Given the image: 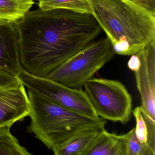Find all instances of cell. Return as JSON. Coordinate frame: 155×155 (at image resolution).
<instances>
[{"label":"cell","mask_w":155,"mask_h":155,"mask_svg":"<svg viewBox=\"0 0 155 155\" xmlns=\"http://www.w3.org/2000/svg\"><path fill=\"white\" fill-rule=\"evenodd\" d=\"M34 0H0V21L15 23L30 11Z\"/></svg>","instance_id":"cell-12"},{"label":"cell","mask_w":155,"mask_h":155,"mask_svg":"<svg viewBox=\"0 0 155 155\" xmlns=\"http://www.w3.org/2000/svg\"><path fill=\"white\" fill-rule=\"evenodd\" d=\"M104 127L87 128L76 133L52 149L54 155H82Z\"/></svg>","instance_id":"cell-11"},{"label":"cell","mask_w":155,"mask_h":155,"mask_svg":"<svg viewBox=\"0 0 155 155\" xmlns=\"http://www.w3.org/2000/svg\"><path fill=\"white\" fill-rule=\"evenodd\" d=\"M133 114L136 121L135 129L136 137L142 143L155 152V128L147 124L141 114L140 107L134 109Z\"/></svg>","instance_id":"cell-14"},{"label":"cell","mask_w":155,"mask_h":155,"mask_svg":"<svg viewBox=\"0 0 155 155\" xmlns=\"http://www.w3.org/2000/svg\"><path fill=\"white\" fill-rule=\"evenodd\" d=\"M35 1H38V2H39V1H40V0H35Z\"/></svg>","instance_id":"cell-22"},{"label":"cell","mask_w":155,"mask_h":155,"mask_svg":"<svg viewBox=\"0 0 155 155\" xmlns=\"http://www.w3.org/2000/svg\"><path fill=\"white\" fill-rule=\"evenodd\" d=\"M135 2L146 10L155 14V0H139Z\"/></svg>","instance_id":"cell-18"},{"label":"cell","mask_w":155,"mask_h":155,"mask_svg":"<svg viewBox=\"0 0 155 155\" xmlns=\"http://www.w3.org/2000/svg\"><path fill=\"white\" fill-rule=\"evenodd\" d=\"M15 25L23 68L44 78L103 31L92 14L67 9L29 11Z\"/></svg>","instance_id":"cell-1"},{"label":"cell","mask_w":155,"mask_h":155,"mask_svg":"<svg viewBox=\"0 0 155 155\" xmlns=\"http://www.w3.org/2000/svg\"><path fill=\"white\" fill-rule=\"evenodd\" d=\"M10 128L0 129V155H32L20 145Z\"/></svg>","instance_id":"cell-15"},{"label":"cell","mask_w":155,"mask_h":155,"mask_svg":"<svg viewBox=\"0 0 155 155\" xmlns=\"http://www.w3.org/2000/svg\"><path fill=\"white\" fill-rule=\"evenodd\" d=\"M115 52L107 37L89 44L47 76L68 87L83 90L86 81L111 61Z\"/></svg>","instance_id":"cell-4"},{"label":"cell","mask_w":155,"mask_h":155,"mask_svg":"<svg viewBox=\"0 0 155 155\" xmlns=\"http://www.w3.org/2000/svg\"><path fill=\"white\" fill-rule=\"evenodd\" d=\"M22 69L15 24L0 21V69L16 76Z\"/></svg>","instance_id":"cell-9"},{"label":"cell","mask_w":155,"mask_h":155,"mask_svg":"<svg viewBox=\"0 0 155 155\" xmlns=\"http://www.w3.org/2000/svg\"><path fill=\"white\" fill-rule=\"evenodd\" d=\"M141 155H155V152L151 148L147 147Z\"/></svg>","instance_id":"cell-20"},{"label":"cell","mask_w":155,"mask_h":155,"mask_svg":"<svg viewBox=\"0 0 155 155\" xmlns=\"http://www.w3.org/2000/svg\"><path fill=\"white\" fill-rule=\"evenodd\" d=\"M141 61L135 72L137 89L141 95V114L147 124L155 127V40L137 53Z\"/></svg>","instance_id":"cell-7"},{"label":"cell","mask_w":155,"mask_h":155,"mask_svg":"<svg viewBox=\"0 0 155 155\" xmlns=\"http://www.w3.org/2000/svg\"><path fill=\"white\" fill-rule=\"evenodd\" d=\"M16 77L28 90L58 105L89 117H100L83 90L71 88L46 78L36 77L23 68Z\"/></svg>","instance_id":"cell-6"},{"label":"cell","mask_w":155,"mask_h":155,"mask_svg":"<svg viewBox=\"0 0 155 155\" xmlns=\"http://www.w3.org/2000/svg\"><path fill=\"white\" fill-rule=\"evenodd\" d=\"M115 54L131 56L155 40V14L131 0H89Z\"/></svg>","instance_id":"cell-2"},{"label":"cell","mask_w":155,"mask_h":155,"mask_svg":"<svg viewBox=\"0 0 155 155\" xmlns=\"http://www.w3.org/2000/svg\"><path fill=\"white\" fill-rule=\"evenodd\" d=\"M31 118L29 133L53 149L78 132L94 127H104L106 122L73 112L28 90Z\"/></svg>","instance_id":"cell-3"},{"label":"cell","mask_w":155,"mask_h":155,"mask_svg":"<svg viewBox=\"0 0 155 155\" xmlns=\"http://www.w3.org/2000/svg\"><path fill=\"white\" fill-rule=\"evenodd\" d=\"M131 1H133V2H137V1H139V0H131Z\"/></svg>","instance_id":"cell-21"},{"label":"cell","mask_w":155,"mask_h":155,"mask_svg":"<svg viewBox=\"0 0 155 155\" xmlns=\"http://www.w3.org/2000/svg\"><path fill=\"white\" fill-rule=\"evenodd\" d=\"M84 92L99 117L126 124L131 117L133 99L120 81L92 78L83 85Z\"/></svg>","instance_id":"cell-5"},{"label":"cell","mask_w":155,"mask_h":155,"mask_svg":"<svg viewBox=\"0 0 155 155\" xmlns=\"http://www.w3.org/2000/svg\"><path fill=\"white\" fill-rule=\"evenodd\" d=\"M39 8L42 10L62 9L92 14L89 0H40Z\"/></svg>","instance_id":"cell-13"},{"label":"cell","mask_w":155,"mask_h":155,"mask_svg":"<svg viewBox=\"0 0 155 155\" xmlns=\"http://www.w3.org/2000/svg\"><path fill=\"white\" fill-rule=\"evenodd\" d=\"M30 102L24 86L0 88V129L11 127L15 123L29 116Z\"/></svg>","instance_id":"cell-8"},{"label":"cell","mask_w":155,"mask_h":155,"mask_svg":"<svg viewBox=\"0 0 155 155\" xmlns=\"http://www.w3.org/2000/svg\"><path fill=\"white\" fill-rule=\"evenodd\" d=\"M128 134L117 135L105 129L82 155H129Z\"/></svg>","instance_id":"cell-10"},{"label":"cell","mask_w":155,"mask_h":155,"mask_svg":"<svg viewBox=\"0 0 155 155\" xmlns=\"http://www.w3.org/2000/svg\"><path fill=\"white\" fill-rule=\"evenodd\" d=\"M128 134V147L129 155H141L148 147L142 143L136 137L135 128Z\"/></svg>","instance_id":"cell-16"},{"label":"cell","mask_w":155,"mask_h":155,"mask_svg":"<svg viewBox=\"0 0 155 155\" xmlns=\"http://www.w3.org/2000/svg\"><path fill=\"white\" fill-rule=\"evenodd\" d=\"M8 85V78L5 72L0 70V88L6 87Z\"/></svg>","instance_id":"cell-19"},{"label":"cell","mask_w":155,"mask_h":155,"mask_svg":"<svg viewBox=\"0 0 155 155\" xmlns=\"http://www.w3.org/2000/svg\"><path fill=\"white\" fill-rule=\"evenodd\" d=\"M128 67L133 71H137L141 66V61L137 54L131 55L128 62Z\"/></svg>","instance_id":"cell-17"}]
</instances>
